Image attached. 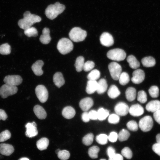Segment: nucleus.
I'll return each instance as SVG.
<instances>
[{
    "label": "nucleus",
    "mask_w": 160,
    "mask_h": 160,
    "mask_svg": "<svg viewBox=\"0 0 160 160\" xmlns=\"http://www.w3.org/2000/svg\"><path fill=\"white\" fill-rule=\"evenodd\" d=\"M130 136V134L127 130L123 129L121 130L118 135V139L120 141L127 140Z\"/></svg>",
    "instance_id": "obj_36"
},
{
    "label": "nucleus",
    "mask_w": 160,
    "mask_h": 160,
    "mask_svg": "<svg viewBox=\"0 0 160 160\" xmlns=\"http://www.w3.org/2000/svg\"><path fill=\"white\" fill-rule=\"evenodd\" d=\"M22 81V77L18 75H8L4 79L5 84L15 86L21 84Z\"/></svg>",
    "instance_id": "obj_10"
},
{
    "label": "nucleus",
    "mask_w": 160,
    "mask_h": 160,
    "mask_svg": "<svg viewBox=\"0 0 160 160\" xmlns=\"http://www.w3.org/2000/svg\"><path fill=\"white\" fill-rule=\"evenodd\" d=\"M108 160H123V158L121 154L116 153L112 157L109 158Z\"/></svg>",
    "instance_id": "obj_55"
},
{
    "label": "nucleus",
    "mask_w": 160,
    "mask_h": 160,
    "mask_svg": "<svg viewBox=\"0 0 160 160\" xmlns=\"http://www.w3.org/2000/svg\"><path fill=\"white\" fill-rule=\"evenodd\" d=\"M127 128L133 131H136L138 129V125L137 122L134 120L130 121L127 124Z\"/></svg>",
    "instance_id": "obj_45"
},
{
    "label": "nucleus",
    "mask_w": 160,
    "mask_h": 160,
    "mask_svg": "<svg viewBox=\"0 0 160 160\" xmlns=\"http://www.w3.org/2000/svg\"><path fill=\"white\" fill-rule=\"evenodd\" d=\"M7 118V116L5 112L3 110L0 109V120H5Z\"/></svg>",
    "instance_id": "obj_56"
},
{
    "label": "nucleus",
    "mask_w": 160,
    "mask_h": 160,
    "mask_svg": "<svg viewBox=\"0 0 160 160\" xmlns=\"http://www.w3.org/2000/svg\"><path fill=\"white\" fill-rule=\"evenodd\" d=\"M153 151L160 156V143H156L154 144L152 146Z\"/></svg>",
    "instance_id": "obj_52"
},
{
    "label": "nucleus",
    "mask_w": 160,
    "mask_h": 160,
    "mask_svg": "<svg viewBox=\"0 0 160 160\" xmlns=\"http://www.w3.org/2000/svg\"><path fill=\"white\" fill-rule=\"evenodd\" d=\"M76 114L74 109L70 106L65 107L62 111V115L65 118L70 119L73 118Z\"/></svg>",
    "instance_id": "obj_23"
},
{
    "label": "nucleus",
    "mask_w": 160,
    "mask_h": 160,
    "mask_svg": "<svg viewBox=\"0 0 160 160\" xmlns=\"http://www.w3.org/2000/svg\"><path fill=\"white\" fill-rule=\"evenodd\" d=\"M97 82L96 81L89 80L87 82L86 91L87 93L91 94L97 91Z\"/></svg>",
    "instance_id": "obj_24"
},
{
    "label": "nucleus",
    "mask_w": 160,
    "mask_h": 160,
    "mask_svg": "<svg viewBox=\"0 0 160 160\" xmlns=\"http://www.w3.org/2000/svg\"><path fill=\"white\" fill-rule=\"evenodd\" d=\"M60 149H57L56 151H55V153H56V154H57V153H58L59 152V151H60Z\"/></svg>",
    "instance_id": "obj_59"
},
{
    "label": "nucleus",
    "mask_w": 160,
    "mask_h": 160,
    "mask_svg": "<svg viewBox=\"0 0 160 160\" xmlns=\"http://www.w3.org/2000/svg\"><path fill=\"white\" fill-rule=\"evenodd\" d=\"M120 84L122 85H125L129 82L130 79L128 74L126 72L121 73L119 78Z\"/></svg>",
    "instance_id": "obj_33"
},
{
    "label": "nucleus",
    "mask_w": 160,
    "mask_h": 160,
    "mask_svg": "<svg viewBox=\"0 0 160 160\" xmlns=\"http://www.w3.org/2000/svg\"><path fill=\"white\" fill-rule=\"evenodd\" d=\"M70 39L75 42L83 41L87 36V32L80 28L75 27L72 28L69 33Z\"/></svg>",
    "instance_id": "obj_4"
},
{
    "label": "nucleus",
    "mask_w": 160,
    "mask_h": 160,
    "mask_svg": "<svg viewBox=\"0 0 160 160\" xmlns=\"http://www.w3.org/2000/svg\"><path fill=\"white\" fill-rule=\"evenodd\" d=\"M93 104V101L92 98L87 97L80 100L79 103V106L83 111H87L91 108Z\"/></svg>",
    "instance_id": "obj_15"
},
{
    "label": "nucleus",
    "mask_w": 160,
    "mask_h": 160,
    "mask_svg": "<svg viewBox=\"0 0 160 160\" xmlns=\"http://www.w3.org/2000/svg\"><path fill=\"white\" fill-rule=\"evenodd\" d=\"M100 160H106V159H100Z\"/></svg>",
    "instance_id": "obj_60"
},
{
    "label": "nucleus",
    "mask_w": 160,
    "mask_h": 160,
    "mask_svg": "<svg viewBox=\"0 0 160 160\" xmlns=\"http://www.w3.org/2000/svg\"><path fill=\"white\" fill-rule=\"evenodd\" d=\"M100 39L101 44L105 47L111 46L114 44V40L112 36L108 32L103 33L100 36Z\"/></svg>",
    "instance_id": "obj_13"
},
{
    "label": "nucleus",
    "mask_w": 160,
    "mask_h": 160,
    "mask_svg": "<svg viewBox=\"0 0 160 160\" xmlns=\"http://www.w3.org/2000/svg\"><path fill=\"white\" fill-rule=\"evenodd\" d=\"M95 66L94 63L92 61H88L84 63L83 69L85 71L87 72L91 70Z\"/></svg>",
    "instance_id": "obj_47"
},
{
    "label": "nucleus",
    "mask_w": 160,
    "mask_h": 160,
    "mask_svg": "<svg viewBox=\"0 0 160 160\" xmlns=\"http://www.w3.org/2000/svg\"><path fill=\"white\" fill-rule=\"evenodd\" d=\"M148 92L152 97L156 98L159 96V89L156 86L154 85L151 87L148 90Z\"/></svg>",
    "instance_id": "obj_41"
},
{
    "label": "nucleus",
    "mask_w": 160,
    "mask_h": 160,
    "mask_svg": "<svg viewBox=\"0 0 160 160\" xmlns=\"http://www.w3.org/2000/svg\"><path fill=\"white\" fill-rule=\"evenodd\" d=\"M26 129L25 135L29 137L32 138L36 136L38 134L36 123L33 121L28 122L25 125Z\"/></svg>",
    "instance_id": "obj_11"
},
{
    "label": "nucleus",
    "mask_w": 160,
    "mask_h": 160,
    "mask_svg": "<svg viewBox=\"0 0 160 160\" xmlns=\"http://www.w3.org/2000/svg\"><path fill=\"white\" fill-rule=\"evenodd\" d=\"M81 119L82 121L85 122H87L89 121L90 118L88 113L84 111L81 115Z\"/></svg>",
    "instance_id": "obj_54"
},
{
    "label": "nucleus",
    "mask_w": 160,
    "mask_h": 160,
    "mask_svg": "<svg viewBox=\"0 0 160 160\" xmlns=\"http://www.w3.org/2000/svg\"><path fill=\"white\" fill-rule=\"evenodd\" d=\"M11 137V134L8 130H6L0 134V142H3L9 139Z\"/></svg>",
    "instance_id": "obj_46"
},
{
    "label": "nucleus",
    "mask_w": 160,
    "mask_h": 160,
    "mask_svg": "<svg viewBox=\"0 0 160 160\" xmlns=\"http://www.w3.org/2000/svg\"><path fill=\"white\" fill-rule=\"evenodd\" d=\"M14 151V148L11 145L6 143L0 144V153L2 155L9 156L11 155Z\"/></svg>",
    "instance_id": "obj_17"
},
{
    "label": "nucleus",
    "mask_w": 160,
    "mask_h": 160,
    "mask_svg": "<svg viewBox=\"0 0 160 160\" xmlns=\"http://www.w3.org/2000/svg\"><path fill=\"white\" fill-rule=\"evenodd\" d=\"M18 90L16 86L5 84L2 85L0 88V95L3 98L16 94Z\"/></svg>",
    "instance_id": "obj_7"
},
{
    "label": "nucleus",
    "mask_w": 160,
    "mask_h": 160,
    "mask_svg": "<svg viewBox=\"0 0 160 160\" xmlns=\"http://www.w3.org/2000/svg\"><path fill=\"white\" fill-rule=\"evenodd\" d=\"M108 68L112 78L115 80H118L121 73V66L117 63L113 62L109 64Z\"/></svg>",
    "instance_id": "obj_8"
},
{
    "label": "nucleus",
    "mask_w": 160,
    "mask_h": 160,
    "mask_svg": "<svg viewBox=\"0 0 160 160\" xmlns=\"http://www.w3.org/2000/svg\"><path fill=\"white\" fill-rule=\"evenodd\" d=\"M57 155L58 158L61 160H67L70 156L69 152L65 150H60Z\"/></svg>",
    "instance_id": "obj_42"
},
{
    "label": "nucleus",
    "mask_w": 160,
    "mask_h": 160,
    "mask_svg": "<svg viewBox=\"0 0 160 160\" xmlns=\"http://www.w3.org/2000/svg\"><path fill=\"white\" fill-rule=\"evenodd\" d=\"M129 108L128 105L123 102L117 103L114 107V111L118 115L125 116L128 113Z\"/></svg>",
    "instance_id": "obj_12"
},
{
    "label": "nucleus",
    "mask_w": 160,
    "mask_h": 160,
    "mask_svg": "<svg viewBox=\"0 0 160 160\" xmlns=\"http://www.w3.org/2000/svg\"><path fill=\"white\" fill-rule=\"evenodd\" d=\"M144 110L143 107L138 104L132 105L129 108V112L134 116H139L143 115Z\"/></svg>",
    "instance_id": "obj_16"
},
{
    "label": "nucleus",
    "mask_w": 160,
    "mask_h": 160,
    "mask_svg": "<svg viewBox=\"0 0 160 160\" xmlns=\"http://www.w3.org/2000/svg\"><path fill=\"white\" fill-rule=\"evenodd\" d=\"M132 77L131 78V81L135 84H139L142 82L145 79V74L142 70L137 69L132 73Z\"/></svg>",
    "instance_id": "obj_14"
},
{
    "label": "nucleus",
    "mask_w": 160,
    "mask_h": 160,
    "mask_svg": "<svg viewBox=\"0 0 160 160\" xmlns=\"http://www.w3.org/2000/svg\"><path fill=\"white\" fill-rule=\"evenodd\" d=\"M107 87L108 84L106 80L104 79H101L97 82L96 91L99 94H102L106 91Z\"/></svg>",
    "instance_id": "obj_25"
},
{
    "label": "nucleus",
    "mask_w": 160,
    "mask_h": 160,
    "mask_svg": "<svg viewBox=\"0 0 160 160\" xmlns=\"http://www.w3.org/2000/svg\"><path fill=\"white\" fill-rule=\"evenodd\" d=\"M49 142V140L47 138H42L36 142L37 147L40 151L45 150L48 146Z\"/></svg>",
    "instance_id": "obj_29"
},
{
    "label": "nucleus",
    "mask_w": 160,
    "mask_h": 160,
    "mask_svg": "<svg viewBox=\"0 0 160 160\" xmlns=\"http://www.w3.org/2000/svg\"><path fill=\"white\" fill-rule=\"evenodd\" d=\"M120 92L117 86L114 85L110 86L108 91L109 97L112 99H115L119 95Z\"/></svg>",
    "instance_id": "obj_28"
},
{
    "label": "nucleus",
    "mask_w": 160,
    "mask_h": 160,
    "mask_svg": "<svg viewBox=\"0 0 160 160\" xmlns=\"http://www.w3.org/2000/svg\"><path fill=\"white\" fill-rule=\"evenodd\" d=\"M156 139L157 143H160V133L156 135Z\"/></svg>",
    "instance_id": "obj_57"
},
{
    "label": "nucleus",
    "mask_w": 160,
    "mask_h": 160,
    "mask_svg": "<svg viewBox=\"0 0 160 160\" xmlns=\"http://www.w3.org/2000/svg\"><path fill=\"white\" fill-rule=\"evenodd\" d=\"M118 139V135L117 133L115 132H111L108 136V140L110 142L114 143L116 142Z\"/></svg>",
    "instance_id": "obj_49"
},
{
    "label": "nucleus",
    "mask_w": 160,
    "mask_h": 160,
    "mask_svg": "<svg viewBox=\"0 0 160 160\" xmlns=\"http://www.w3.org/2000/svg\"><path fill=\"white\" fill-rule=\"evenodd\" d=\"M24 33L27 36L35 37L38 36V32L34 27H30L24 30Z\"/></svg>",
    "instance_id": "obj_37"
},
{
    "label": "nucleus",
    "mask_w": 160,
    "mask_h": 160,
    "mask_svg": "<svg viewBox=\"0 0 160 160\" xmlns=\"http://www.w3.org/2000/svg\"><path fill=\"white\" fill-rule=\"evenodd\" d=\"M44 64L43 61L39 60L36 61L32 65L31 69L34 73L37 76H40L43 73L42 68Z\"/></svg>",
    "instance_id": "obj_18"
},
{
    "label": "nucleus",
    "mask_w": 160,
    "mask_h": 160,
    "mask_svg": "<svg viewBox=\"0 0 160 160\" xmlns=\"http://www.w3.org/2000/svg\"><path fill=\"white\" fill-rule=\"evenodd\" d=\"M137 100L142 103H144L146 102L147 96L146 92L144 91L141 90L138 92Z\"/></svg>",
    "instance_id": "obj_43"
},
{
    "label": "nucleus",
    "mask_w": 160,
    "mask_h": 160,
    "mask_svg": "<svg viewBox=\"0 0 160 160\" xmlns=\"http://www.w3.org/2000/svg\"><path fill=\"white\" fill-rule=\"evenodd\" d=\"M145 108L148 112L154 113L160 109V101L157 100L149 102L146 105Z\"/></svg>",
    "instance_id": "obj_19"
},
{
    "label": "nucleus",
    "mask_w": 160,
    "mask_h": 160,
    "mask_svg": "<svg viewBox=\"0 0 160 160\" xmlns=\"http://www.w3.org/2000/svg\"><path fill=\"white\" fill-rule=\"evenodd\" d=\"M94 135L92 133L85 135L82 139V142L85 145L89 146L91 145L93 141Z\"/></svg>",
    "instance_id": "obj_40"
},
{
    "label": "nucleus",
    "mask_w": 160,
    "mask_h": 160,
    "mask_svg": "<svg viewBox=\"0 0 160 160\" xmlns=\"http://www.w3.org/2000/svg\"><path fill=\"white\" fill-rule=\"evenodd\" d=\"M11 47L7 43L2 44L0 46V54L3 55H7L10 53Z\"/></svg>",
    "instance_id": "obj_39"
},
{
    "label": "nucleus",
    "mask_w": 160,
    "mask_h": 160,
    "mask_svg": "<svg viewBox=\"0 0 160 160\" xmlns=\"http://www.w3.org/2000/svg\"><path fill=\"white\" fill-rule=\"evenodd\" d=\"M100 73L99 71L94 69L91 71L87 76L89 80L96 81L100 77Z\"/></svg>",
    "instance_id": "obj_35"
},
{
    "label": "nucleus",
    "mask_w": 160,
    "mask_h": 160,
    "mask_svg": "<svg viewBox=\"0 0 160 160\" xmlns=\"http://www.w3.org/2000/svg\"><path fill=\"white\" fill-rule=\"evenodd\" d=\"M120 118L117 114H112L109 116L108 118V122L112 124H116L119 121Z\"/></svg>",
    "instance_id": "obj_48"
},
{
    "label": "nucleus",
    "mask_w": 160,
    "mask_h": 160,
    "mask_svg": "<svg viewBox=\"0 0 160 160\" xmlns=\"http://www.w3.org/2000/svg\"><path fill=\"white\" fill-rule=\"evenodd\" d=\"M127 60L129 63V67L132 69H136L140 66L139 62L135 57L132 55H129L127 57Z\"/></svg>",
    "instance_id": "obj_27"
},
{
    "label": "nucleus",
    "mask_w": 160,
    "mask_h": 160,
    "mask_svg": "<svg viewBox=\"0 0 160 160\" xmlns=\"http://www.w3.org/2000/svg\"><path fill=\"white\" fill-rule=\"evenodd\" d=\"M51 39L49 28H44L42 30V34L40 37V41L42 44H46L49 43Z\"/></svg>",
    "instance_id": "obj_20"
},
{
    "label": "nucleus",
    "mask_w": 160,
    "mask_h": 160,
    "mask_svg": "<svg viewBox=\"0 0 160 160\" xmlns=\"http://www.w3.org/2000/svg\"><path fill=\"white\" fill-rule=\"evenodd\" d=\"M53 81L55 85L59 88L63 85L65 81L62 73L59 72L56 73L53 76Z\"/></svg>",
    "instance_id": "obj_22"
},
{
    "label": "nucleus",
    "mask_w": 160,
    "mask_h": 160,
    "mask_svg": "<svg viewBox=\"0 0 160 160\" xmlns=\"http://www.w3.org/2000/svg\"><path fill=\"white\" fill-rule=\"evenodd\" d=\"M33 110L35 115L37 117L40 119H45L47 116L46 112L44 109L39 105H35Z\"/></svg>",
    "instance_id": "obj_21"
},
{
    "label": "nucleus",
    "mask_w": 160,
    "mask_h": 160,
    "mask_svg": "<svg viewBox=\"0 0 160 160\" xmlns=\"http://www.w3.org/2000/svg\"><path fill=\"white\" fill-rule=\"evenodd\" d=\"M100 150L99 148L97 146H93L91 147L88 151L89 156L92 159L98 158V153Z\"/></svg>",
    "instance_id": "obj_34"
},
{
    "label": "nucleus",
    "mask_w": 160,
    "mask_h": 160,
    "mask_svg": "<svg viewBox=\"0 0 160 160\" xmlns=\"http://www.w3.org/2000/svg\"><path fill=\"white\" fill-rule=\"evenodd\" d=\"M115 149L112 146L108 147L107 149L106 153L109 158L113 156L116 153Z\"/></svg>",
    "instance_id": "obj_51"
},
{
    "label": "nucleus",
    "mask_w": 160,
    "mask_h": 160,
    "mask_svg": "<svg viewBox=\"0 0 160 160\" xmlns=\"http://www.w3.org/2000/svg\"><path fill=\"white\" fill-rule=\"evenodd\" d=\"M123 156L127 159H130L132 156V153L131 150L128 147H125L121 151Z\"/></svg>",
    "instance_id": "obj_44"
},
{
    "label": "nucleus",
    "mask_w": 160,
    "mask_h": 160,
    "mask_svg": "<svg viewBox=\"0 0 160 160\" xmlns=\"http://www.w3.org/2000/svg\"><path fill=\"white\" fill-rule=\"evenodd\" d=\"M153 116L156 121L160 124V109L154 113Z\"/></svg>",
    "instance_id": "obj_53"
},
{
    "label": "nucleus",
    "mask_w": 160,
    "mask_h": 160,
    "mask_svg": "<svg viewBox=\"0 0 160 160\" xmlns=\"http://www.w3.org/2000/svg\"><path fill=\"white\" fill-rule=\"evenodd\" d=\"M84 61V58L82 56H79L77 58L74 65L78 72H80L83 69Z\"/></svg>",
    "instance_id": "obj_31"
},
{
    "label": "nucleus",
    "mask_w": 160,
    "mask_h": 160,
    "mask_svg": "<svg viewBox=\"0 0 160 160\" xmlns=\"http://www.w3.org/2000/svg\"><path fill=\"white\" fill-rule=\"evenodd\" d=\"M107 56L110 60L120 61L125 59L126 54L124 51L122 49L115 48L109 50L107 53Z\"/></svg>",
    "instance_id": "obj_5"
},
{
    "label": "nucleus",
    "mask_w": 160,
    "mask_h": 160,
    "mask_svg": "<svg viewBox=\"0 0 160 160\" xmlns=\"http://www.w3.org/2000/svg\"><path fill=\"white\" fill-rule=\"evenodd\" d=\"M141 62L143 65L146 67H153L156 64L155 59L151 56L144 57L142 59Z\"/></svg>",
    "instance_id": "obj_30"
},
{
    "label": "nucleus",
    "mask_w": 160,
    "mask_h": 160,
    "mask_svg": "<svg viewBox=\"0 0 160 160\" xmlns=\"http://www.w3.org/2000/svg\"><path fill=\"white\" fill-rule=\"evenodd\" d=\"M41 20L39 16L26 11L23 14V18L18 21V24L20 28L25 30L31 27L34 23L40 22Z\"/></svg>",
    "instance_id": "obj_1"
},
{
    "label": "nucleus",
    "mask_w": 160,
    "mask_h": 160,
    "mask_svg": "<svg viewBox=\"0 0 160 160\" xmlns=\"http://www.w3.org/2000/svg\"><path fill=\"white\" fill-rule=\"evenodd\" d=\"M98 119L100 121L105 120L109 115V112L102 108H99L97 111Z\"/></svg>",
    "instance_id": "obj_32"
},
{
    "label": "nucleus",
    "mask_w": 160,
    "mask_h": 160,
    "mask_svg": "<svg viewBox=\"0 0 160 160\" xmlns=\"http://www.w3.org/2000/svg\"><path fill=\"white\" fill-rule=\"evenodd\" d=\"M35 91L36 96L41 102L44 103L47 101L48 97V92L44 85H38L35 89Z\"/></svg>",
    "instance_id": "obj_9"
},
{
    "label": "nucleus",
    "mask_w": 160,
    "mask_h": 160,
    "mask_svg": "<svg viewBox=\"0 0 160 160\" xmlns=\"http://www.w3.org/2000/svg\"><path fill=\"white\" fill-rule=\"evenodd\" d=\"M73 48L72 42L69 39L63 38L58 42L57 48L59 52L63 55L67 54L71 51Z\"/></svg>",
    "instance_id": "obj_3"
},
{
    "label": "nucleus",
    "mask_w": 160,
    "mask_h": 160,
    "mask_svg": "<svg viewBox=\"0 0 160 160\" xmlns=\"http://www.w3.org/2000/svg\"><path fill=\"white\" fill-rule=\"evenodd\" d=\"M96 140L99 144L104 145L108 143V136L104 134H101L97 135L96 137Z\"/></svg>",
    "instance_id": "obj_38"
},
{
    "label": "nucleus",
    "mask_w": 160,
    "mask_h": 160,
    "mask_svg": "<svg viewBox=\"0 0 160 160\" xmlns=\"http://www.w3.org/2000/svg\"><path fill=\"white\" fill-rule=\"evenodd\" d=\"M138 126L141 130L144 132L150 131L153 126V121L149 116H145L139 121Z\"/></svg>",
    "instance_id": "obj_6"
},
{
    "label": "nucleus",
    "mask_w": 160,
    "mask_h": 160,
    "mask_svg": "<svg viewBox=\"0 0 160 160\" xmlns=\"http://www.w3.org/2000/svg\"><path fill=\"white\" fill-rule=\"evenodd\" d=\"M88 114L90 119L92 120H95L98 119L97 111H96L92 110L90 111Z\"/></svg>",
    "instance_id": "obj_50"
},
{
    "label": "nucleus",
    "mask_w": 160,
    "mask_h": 160,
    "mask_svg": "<svg viewBox=\"0 0 160 160\" xmlns=\"http://www.w3.org/2000/svg\"><path fill=\"white\" fill-rule=\"evenodd\" d=\"M65 8V7L64 5L57 2L54 4L49 5L46 9L45 13L48 18L52 20L62 13Z\"/></svg>",
    "instance_id": "obj_2"
},
{
    "label": "nucleus",
    "mask_w": 160,
    "mask_h": 160,
    "mask_svg": "<svg viewBox=\"0 0 160 160\" xmlns=\"http://www.w3.org/2000/svg\"><path fill=\"white\" fill-rule=\"evenodd\" d=\"M126 98L128 101L131 102L136 98V89L132 87H128L125 92Z\"/></svg>",
    "instance_id": "obj_26"
},
{
    "label": "nucleus",
    "mask_w": 160,
    "mask_h": 160,
    "mask_svg": "<svg viewBox=\"0 0 160 160\" xmlns=\"http://www.w3.org/2000/svg\"><path fill=\"white\" fill-rule=\"evenodd\" d=\"M18 160H29V159L26 157H23L20 159Z\"/></svg>",
    "instance_id": "obj_58"
}]
</instances>
